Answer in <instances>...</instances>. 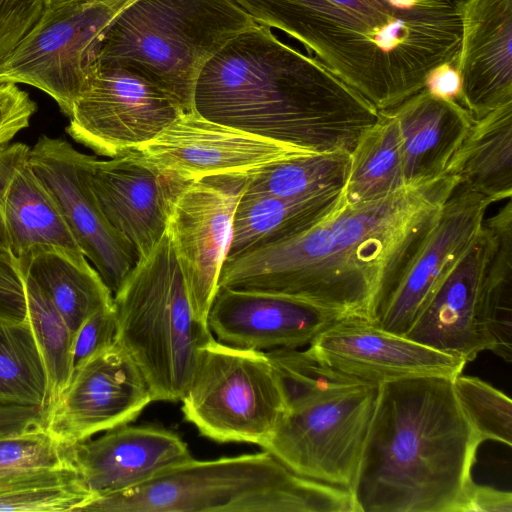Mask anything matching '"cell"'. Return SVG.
I'll list each match as a JSON object with an SVG mask.
<instances>
[{
    "label": "cell",
    "mask_w": 512,
    "mask_h": 512,
    "mask_svg": "<svg viewBox=\"0 0 512 512\" xmlns=\"http://www.w3.org/2000/svg\"><path fill=\"white\" fill-rule=\"evenodd\" d=\"M396 1H399V2H402V3H415V2H419V1L453 2V1H458V0H396Z\"/></svg>",
    "instance_id": "bcb514c9"
},
{
    "label": "cell",
    "mask_w": 512,
    "mask_h": 512,
    "mask_svg": "<svg viewBox=\"0 0 512 512\" xmlns=\"http://www.w3.org/2000/svg\"><path fill=\"white\" fill-rule=\"evenodd\" d=\"M452 386L460 409L479 439L511 446V399L477 377L458 375L452 379Z\"/></svg>",
    "instance_id": "e575fe53"
},
{
    "label": "cell",
    "mask_w": 512,
    "mask_h": 512,
    "mask_svg": "<svg viewBox=\"0 0 512 512\" xmlns=\"http://www.w3.org/2000/svg\"><path fill=\"white\" fill-rule=\"evenodd\" d=\"M407 187L396 120L389 111L361 136L350 153V169L342 191L345 204L389 196Z\"/></svg>",
    "instance_id": "83f0119b"
},
{
    "label": "cell",
    "mask_w": 512,
    "mask_h": 512,
    "mask_svg": "<svg viewBox=\"0 0 512 512\" xmlns=\"http://www.w3.org/2000/svg\"><path fill=\"white\" fill-rule=\"evenodd\" d=\"M45 414L40 407L0 404V437L43 427Z\"/></svg>",
    "instance_id": "b9f144b4"
},
{
    "label": "cell",
    "mask_w": 512,
    "mask_h": 512,
    "mask_svg": "<svg viewBox=\"0 0 512 512\" xmlns=\"http://www.w3.org/2000/svg\"><path fill=\"white\" fill-rule=\"evenodd\" d=\"M19 260L25 275L50 299L74 336L91 314L113 304V293L84 254L37 246Z\"/></svg>",
    "instance_id": "d4e9b609"
},
{
    "label": "cell",
    "mask_w": 512,
    "mask_h": 512,
    "mask_svg": "<svg viewBox=\"0 0 512 512\" xmlns=\"http://www.w3.org/2000/svg\"><path fill=\"white\" fill-rule=\"evenodd\" d=\"M152 401L139 366L115 340L74 370L67 388L46 410L43 427L60 444L72 446L134 421Z\"/></svg>",
    "instance_id": "5bb4252c"
},
{
    "label": "cell",
    "mask_w": 512,
    "mask_h": 512,
    "mask_svg": "<svg viewBox=\"0 0 512 512\" xmlns=\"http://www.w3.org/2000/svg\"><path fill=\"white\" fill-rule=\"evenodd\" d=\"M193 109L313 153H351L380 112L312 55L254 24L202 68Z\"/></svg>",
    "instance_id": "3957f363"
},
{
    "label": "cell",
    "mask_w": 512,
    "mask_h": 512,
    "mask_svg": "<svg viewBox=\"0 0 512 512\" xmlns=\"http://www.w3.org/2000/svg\"><path fill=\"white\" fill-rule=\"evenodd\" d=\"M4 217L10 251L17 258L37 246L83 254L59 207L28 160L18 168L9 186Z\"/></svg>",
    "instance_id": "4316f807"
},
{
    "label": "cell",
    "mask_w": 512,
    "mask_h": 512,
    "mask_svg": "<svg viewBox=\"0 0 512 512\" xmlns=\"http://www.w3.org/2000/svg\"><path fill=\"white\" fill-rule=\"evenodd\" d=\"M497 238L484 282V330L487 350L512 359V203L492 216Z\"/></svg>",
    "instance_id": "f546056e"
},
{
    "label": "cell",
    "mask_w": 512,
    "mask_h": 512,
    "mask_svg": "<svg viewBox=\"0 0 512 512\" xmlns=\"http://www.w3.org/2000/svg\"><path fill=\"white\" fill-rule=\"evenodd\" d=\"M117 321L114 305L91 314L79 327L73 341L74 370L116 340Z\"/></svg>",
    "instance_id": "74e56055"
},
{
    "label": "cell",
    "mask_w": 512,
    "mask_h": 512,
    "mask_svg": "<svg viewBox=\"0 0 512 512\" xmlns=\"http://www.w3.org/2000/svg\"><path fill=\"white\" fill-rule=\"evenodd\" d=\"M0 404L49 407L47 374L29 322L0 321Z\"/></svg>",
    "instance_id": "f1b7e54d"
},
{
    "label": "cell",
    "mask_w": 512,
    "mask_h": 512,
    "mask_svg": "<svg viewBox=\"0 0 512 512\" xmlns=\"http://www.w3.org/2000/svg\"><path fill=\"white\" fill-rule=\"evenodd\" d=\"M342 191L328 189L288 199L243 190L234 212L226 258L285 240L316 225L340 205Z\"/></svg>",
    "instance_id": "cb8c5ba5"
},
{
    "label": "cell",
    "mask_w": 512,
    "mask_h": 512,
    "mask_svg": "<svg viewBox=\"0 0 512 512\" xmlns=\"http://www.w3.org/2000/svg\"><path fill=\"white\" fill-rule=\"evenodd\" d=\"M254 24L233 0H136L109 29L97 63L141 74L187 112L205 64Z\"/></svg>",
    "instance_id": "8992f818"
},
{
    "label": "cell",
    "mask_w": 512,
    "mask_h": 512,
    "mask_svg": "<svg viewBox=\"0 0 512 512\" xmlns=\"http://www.w3.org/2000/svg\"><path fill=\"white\" fill-rule=\"evenodd\" d=\"M458 185L445 174L373 201L342 200L309 229L226 258L218 286L289 297L371 321Z\"/></svg>",
    "instance_id": "6da1fadb"
},
{
    "label": "cell",
    "mask_w": 512,
    "mask_h": 512,
    "mask_svg": "<svg viewBox=\"0 0 512 512\" xmlns=\"http://www.w3.org/2000/svg\"><path fill=\"white\" fill-rule=\"evenodd\" d=\"M94 495L75 466L39 470L0 482V511H77Z\"/></svg>",
    "instance_id": "1f68e13d"
},
{
    "label": "cell",
    "mask_w": 512,
    "mask_h": 512,
    "mask_svg": "<svg viewBox=\"0 0 512 512\" xmlns=\"http://www.w3.org/2000/svg\"><path fill=\"white\" fill-rule=\"evenodd\" d=\"M315 154L300 147L182 112L156 137L121 155L163 174L193 181L210 176L249 177L275 163Z\"/></svg>",
    "instance_id": "7c38bea8"
},
{
    "label": "cell",
    "mask_w": 512,
    "mask_h": 512,
    "mask_svg": "<svg viewBox=\"0 0 512 512\" xmlns=\"http://www.w3.org/2000/svg\"><path fill=\"white\" fill-rule=\"evenodd\" d=\"M70 457L96 497L139 486L192 455L187 443L171 430L124 424L70 446Z\"/></svg>",
    "instance_id": "7402d4cb"
},
{
    "label": "cell",
    "mask_w": 512,
    "mask_h": 512,
    "mask_svg": "<svg viewBox=\"0 0 512 512\" xmlns=\"http://www.w3.org/2000/svg\"><path fill=\"white\" fill-rule=\"evenodd\" d=\"M116 340L146 378L153 401L183 396L201 349L214 338L193 314L185 281L165 231L113 294Z\"/></svg>",
    "instance_id": "52a82bcc"
},
{
    "label": "cell",
    "mask_w": 512,
    "mask_h": 512,
    "mask_svg": "<svg viewBox=\"0 0 512 512\" xmlns=\"http://www.w3.org/2000/svg\"><path fill=\"white\" fill-rule=\"evenodd\" d=\"M134 1L44 0L34 25L0 60V84L33 86L69 118L109 29Z\"/></svg>",
    "instance_id": "9c48e42d"
},
{
    "label": "cell",
    "mask_w": 512,
    "mask_h": 512,
    "mask_svg": "<svg viewBox=\"0 0 512 512\" xmlns=\"http://www.w3.org/2000/svg\"><path fill=\"white\" fill-rule=\"evenodd\" d=\"M496 238L491 217L484 221L476 239L436 288L405 337L466 363L487 350L484 282Z\"/></svg>",
    "instance_id": "e0dca14e"
},
{
    "label": "cell",
    "mask_w": 512,
    "mask_h": 512,
    "mask_svg": "<svg viewBox=\"0 0 512 512\" xmlns=\"http://www.w3.org/2000/svg\"><path fill=\"white\" fill-rule=\"evenodd\" d=\"M343 318L293 298L218 286L207 325L224 344L270 351L308 345Z\"/></svg>",
    "instance_id": "ffe728a7"
},
{
    "label": "cell",
    "mask_w": 512,
    "mask_h": 512,
    "mask_svg": "<svg viewBox=\"0 0 512 512\" xmlns=\"http://www.w3.org/2000/svg\"><path fill=\"white\" fill-rule=\"evenodd\" d=\"M455 69L460 101L473 120L512 102V0H459Z\"/></svg>",
    "instance_id": "44dd1931"
},
{
    "label": "cell",
    "mask_w": 512,
    "mask_h": 512,
    "mask_svg": "<svg viewBox=\"0 0 512 512\" xmlns=\"http://www.w3.org/2000/svg\"><path fill=\"white\" fill-rule=\"evenodd\" d=\"M445 174L493 203L512 197V102L473 120Z\"/></svg>",
    "instance_id": "484cf974"
},
{
    "label": "cell",
    "mask_w": 512,
    "mask_h": 512,
    "mask_svg": "<svg viewBox=\"0 0 512 512\" xmlns=\"http://www.w3.org/2000/svg\"><path fill=\"white\" fill-rule=\"evenodd\" d=\"M89 158L66 140L41 136L27 160L59 207L84 256L114 294L137 262V255L94 198L87 180Z\"/></svg>",
    "instance_id": "9a60e30c"
},
{
    "label": "cell",
    "mask_w": 512,
    "mask_h": 512,
    "mask_svg": "<svg viewBox=\"0 0 512 512\" xmlns=\"http://www.w3.org/2000/svg\"><path fill=\"white\" fill-rule=\"evenodd\" d=\"M248 177L190 181L173 202L166 226L196 319L207 324L229 248L234 212Z\"/></svg>",
    "instance_id": "4fadbf2b"
},
{
    "label": "cell",
    "mask_w": 512,
    "mask_h": 512,
    "mask_svg": "<svg viewBox=\"0 0 512 512\" xmlns=\"http://www.w3.org/2000/svg\"><path fill=\"white\" fill-rule=\"evenodd\" d=\"M350 169L346 152L315 153L270 165L249 176L244 188L280 198H301L343 188Z\"/></svg>",
    "instance_id": "4dcf8cb0"
},
{
    "label": "cell",
    "mask_w": 512,
    "mask_h": 512,
    "mask_svg": "<svg viewBox=\"0 0 512 512\" xmlns=\"http://www.w3.org/2000/svg\"><path fill=\"white\" fill-rule=\"evenodd\" d=\"M425 88L439 97L461 104L460 82L455 66L445 65L435 70L429 77Z\"/></svg>",
    "instance_id": "ee69618b"
},
{
    "label": "cell",
    "mask_w": 512,
    "mask_h": 512,
    "mask_svg": "<svg viewBox=\"0 0 512 512\" xmlns=\"http://www.w3.org/2000/svg\"><path fill=\"white\" fill-rule=\"evenodd\" d=\"M37 104L17 84H0V147L30 125Z\"/></svg>",
    "instance_id": "ab89813d"
},
{
    "label": "cell",
    "mask_w": 512,
    "mask_h": 512,
    "mask_svg": "<svg viewBox=\"0 0 512 512\" xmlns=\"http://www.w3.org/2000/svg\"><path fill=\"white\" fill-rule=\"evenodd\" d=\"M387 111L396 120L407 186L443 176L473 122L460 103L426 88Z\"/></svg>",
    "instance_id": "603a6c76"
},
{
    "label": "cell",
    "mask_w": 512,
    "mask_h": 512,
    "mask_svg": "<svg viewBox=\"0 0 512 512\" xmlns=\"http://www.w3.org/2000/svg\"><path fill=\"white\" fill-rule=\"evenodd\" d=\"M44 0H0V60L31 29L38 19Z\"/></svg>",
    "instance_id": "f35d334b"
},
{
    "label": "cell",
    "mask_w": 512,
    "mask_h": 512,
    "mask_svg": "<svg viewBox=\"0 0 512 512\" xmlns=\"http://www.w3.org/2000/svg\"><path fill=\"white\" fill-rule=\"evenodd\" d=\"M30 147L17 142L0 147V208L4 202L9 186L18 168L27 160Z\"/></svg>",
    "instance_id": "7bdbcfd3"
},
{
    "label": "cell",
    "mask_w": 512,
    "mask_h": 512,
    "mask_svg": "<svg viewBox=\"0 0 512 512\" xmlns=\"http://www.w3.org/2000/svg\"><path fill=\"white\" fill-rule=\"evenodd\" d=\"M0 321L28 322L25 273L10 250H0Z\"/></svg>",
    "instance_id": "8d00e7d4"
},
{
    "label": "cell",
    "mask_w": 512,
    "mask_h": 512,
    "mask_svg": "<svg viewBox=\"0 0 512 512\" xmlns=\"http://www.w3.org/2000/svg\"><path fill=\"white\" fill-rule=\"evenodd\" d=\"M512 512V494L489 486L469 485L461 512Z\"/></svg>",
    "instance_id": "60d3db41"
},
{
    "label": "cell",
    "mask_w": 512,
    "mask_h": 512,
    "mask_svg": "<svg viewBox=\"0 0 512 512\" xmlns=\"http://www.w3.org/2000/svg\"><path fill=\"white\" fill-rule=\"evenodd\" d=\"M87 180L105 218L132 245L137 260L162 238L173 202L189 183L126 155L109 160L90 155Z\"/></svg>",
    "instance_id": "d6986e66"
},
{
    "label": "cell",
    "mask_w": 512,
    "mask_h": 512,
    "mask_svg": "<svg viewBox=\"0 0 512 512\" xmlns=\"http://www.w3.org/2000/svg\"><path fill=\"white\" fill-rule=\"evenodd\" d=\"M0 250H10L4 210L0 208Z\"/></svg>",
    "instance_id": "f6af8a7d"
},
{
    "label": "cell",
    "mask_w": 512,
    "mask_h": 512,
    "mask_svg": "<svg viewBox=\"0 0 512 512\" xmlns=\"http://www.w3.org/2000/svg\"><path fill=\"white\" fill-rule=\"evenodd\" d=\"M66 466H74L70 446L57 442L44 427L0 437V482Z\"/></svg>",
    "instance_id": "d590c367"
},
{
    "label": "cell",
    "mask_w": 512,
    "mask_h": 512,
    "mask_svg": "<svg viewBox=\"0 0 512 512\" xmlns=\"http://www.w3.org/2000/svg\"><path fill=\"white\" fill-rule=\"evenodd\" d=\"M308 349L332 368L377 385L422 376L454 378L466 365L460 358L359 317L338 320L317 335Z\"/></svg>",
    "instance_id": "ac0fdd59"
},
{
    "label": "cell",
    "mask_w": 512,
    "mask_h": 512,
    "mask_svg": "<svg viewBox=\"0 0 512 512\" xmlns=\"http://www.w3.org/2000/svg\"><path fill=\"white\" fill-rule=\"evenodd\" d=\"M452 379L381 383L352 493L358 512H461L479 445Z\"/></svg>",
    "instance_id": "277c9868"
},
{
    "label": "cell",
    "mask_w": 512,
    "mask_h": 512,
    "mask_svg": "<svg viewBox=\"0 0 512 512\" xmlns=\"http://www.w3.org/2000/svg\"><path fill=\"white\" fill-rule=\"evenodd\" d=\"M492 203L486 196L458 186L443 205L384 306L369 322L404 336L480 233Z\"/></svg>",
    "instance_id": "2e32d148"
},
{
    "label": "cell",
    "mask_w": 512,
    "mask_h": 512,
    "mask_svg": "<svg viewBox=\"0 0 512 512\" xmlns=\"http://www.w3.org/2000/svg\"><path fill=\"white\" fill-rule=\"evenodd\" d=\"M182 413L198 432L220 443L260 447L286 411L266 352L212 338L202 349L181 397Z\"/></svg>",
    "instance_id": "ba28073f"
},
{
    "label": "cell",
    "mask_w": 512,
    "mask_h": 512,
    "mask_svg": "<svg viewBox=\"0 0 512 512\" xmlns=\"http://www.w3.org/2000/svg\"><path fill=\"white\" fill-rule=\"evenodd\" d=\"M266 355L286 410L327 393L367 383L332 368L308 348H278L266 351Z\"/></svg>",
    "instance_id": "836d02e7"
},
{
    "label": "cell",
    "mask_w": 512,
    "mask_h": 512,
    "mask_svg": "<svg viewBox=\"0 0 512 512\" xmlns=\"http://www.w3.org/2000/svg\"><path fill=\"white\" fill-rule=\"evenodd\" d=\"M25 277L27 318L44 362L50 407L67 388L74 372V334L44 292Z\"/></svg>",
    "instance_id": "d6a6232c"
},
{
    "label": "cell",
    "mask_w": 512,
    "mask_h": 512,
    "mask_svg": "<svg viewBox=\"0 0 512 512\" xmlns=\"http://www.w3.org/2000/svg\"><path fill=\"white\" fill-rule=\"evenodd\" d=\"M378 387L363 383L287 409L261 448L299 476L352 491Z\"/></svg>",
    "instance_id": "30bf717a"
},
{
    "label": "cell",
    "mask_w": 512,
    "mask_h": 512,
    "mask_svg": "<svg viewBox=\"0 0 512 512\" xmlns=\"http://www.w3.org/2000/svg\"><path fill=\"white\" fill-rule=\"evenodd\" d=\"M182 112L175 99L141 74L96 63L66 132L95 154L115 158L156 137Z\"/></svg>",
    "instance_id": "8fae6325"
},
{
    "label": "cell",
    "mask_w": 512,
    "mask_h": 512,
    "mask_svg": "<svg viewBox=\"0 0 512 512\" xmlns=\"http://www.w3.org/2000/svg\"><path fill=\"white\" fill-rule=\"evenodd\" d=\"M79 512H358L352 491L289 470L272 454L193 457Z\"/></svg>",
    "instance_id": "5b68a950"
},
{
    "label": "cell",
    "mask_w": 512,
    "mask_h": 512,
    "mask_svg": "<svg viewBox=\"0 0 512 512\" xmlns=\"http://www.w3.org/2000/svg\"><path fill=\"white\" fill-rule=\"evenodd\" d=\"M252 20L300 42L379 112L455 66L459 0H233Z\"/></svg>",
    "instance_id": "7a4b0ae2"
}]
</instances>
